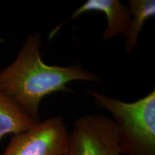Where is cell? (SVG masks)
Segmentation results:
<instances>
[{"mask_svg": "<svg viewBox=\"0 0 155 155\" xmlns=\"http://www.w3.org/2000/svg\"><path fill=\"white\" fill-rule=\"evenodd\" d=\"M41 45L40 34H31L14 62L0 71V92L38 121L40 104L45 97L55 92H71L66 86L71 81L101 80L100 76L78 63L65 67L47 65L40 55Z\"/></svg>", "mask_w": 155, "mask_h": 155, "instance_id": "1", "label": "cell"}, {"mask_svg": "<svg viewBox=\"0 0 155 155\" xmlns=\"http://www.w3.org/2000/svg\"><path fill=\"white\" fill-rule=\"evenodd\" d=\"M96 105L114 116L122 154L155 155V91L132 103H125L92 90Z\"/></svg>", "mask_w": 155, "mask_h": 155, "instance_id": "2", "label": "cell"}, {"mask_svg": "<svg viewBox=\"0 0 155 155\" xmlns=\"http://www.w3.org/2000/svg\"><path fill=\"white\" fill-rule=\"evenodd\" d=\"M116 126L98 114L78 118L68 134L65 155H121Z\"/></svg>", "mask_w": 155, "mask_h": 155, "instance_id": "3", "label": "cell"}, {"mask_svg": "<svg viewBox=\"0 0 155 155\" xmlns=\"http://www.w3.org/2000/svg\"><path fill=\"white\" fill-rule=\"evenodd\" d=\"M68 134L61 117L48 118L13 135L2 155H65Z\"/></svg>", "mask_w": 155, "mask_h": 155, "instance_id": "4", "label": "cell"}, {"mask_svg": "<svg viewBox=\"0 0 155 155\" xmlns=\"http://www.w3.org/2000/svg\"><path fill=\"white\" fill-rule=\"evenodd\" d=\"M91 12L104 13L107 19V28L103 39L111 40L118 35L127 37L131 21L130 9L119 0H88L75 10L68 19H73Z\"/></svg>", "mask_w": 155, "mask_h": 155, "instance_id": "5", "label": "cell"}, {"mask_svg": "<svg viewBox=\"0 0 155 155\" xmlns=\"http://www.w3.org/2000/svg\"><path fill=\"white\" fill-rule=\"evenodd\" d=\"M39 122L28 116L10 97L0 92V141L9 134L25 132Z\"/></svg>", "mask_w": 155, "mask_h": 155, "instance_id": "6", "label": "cell"}, {"mask_svg": "<svg viewBox=\"0 0 155 155\" xmlns=\"http://www.w3.org/2000/svg\"><path fill=\"white\" fill-rule=\"evenodd\" d=\"M129 9L131 21L127 38L126 49L131 53L138 45V35L143 25L150 17L155 16L154 0H129Z\"/></svg>", "mask_w": 155, "mask_h": 155, "instance_id": "7", "label": "cell"}]
</instances>
